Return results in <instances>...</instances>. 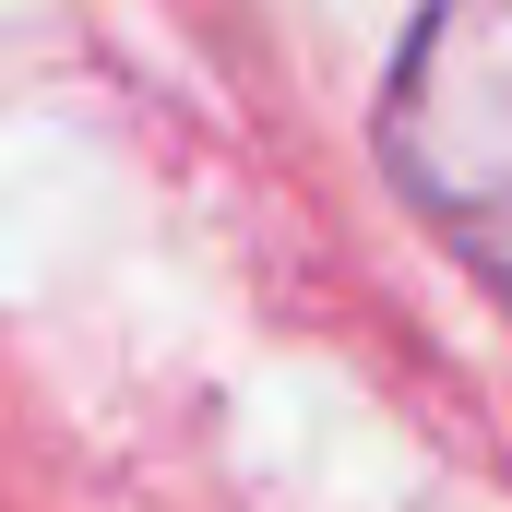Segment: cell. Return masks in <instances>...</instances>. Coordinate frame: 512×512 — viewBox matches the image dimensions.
<instances>
[{"label":"cell","instance_id":"cell-1","mask_svg":"<svg viewBox=\"0 0 512 512\" xmlns=\"http://www.w3.org/2000/svg\"><path fill=\"white\" fill-rule=\"evenodd\" d=\"M382 167L512 298V0L429 12L382 84Z\"/></svg>","mask_w":512,"mask_h":512}]
</instances>
